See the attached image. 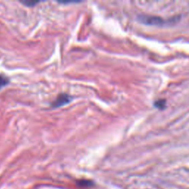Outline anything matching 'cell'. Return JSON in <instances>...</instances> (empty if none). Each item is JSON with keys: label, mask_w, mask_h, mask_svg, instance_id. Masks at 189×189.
Here are the masks:
<instances>
[{"label": "cell", "mask_w": 189, "mask_h": 189, "mask_svg": "<svg viewBox=\"0 0 189 189\" xmlns=\"http://www.w3.org/2000/svg\"><path fill=\"white\" fill-rule=\"evenodd\" d=\"M139 21L144 25H154V26H166L168 25L174 23L177 19L172 18L171 19H165L162 17L155 16H148V15H140L138 17Z\"/></svg>", "instance_id": "obj_1"}, {"label": "cell", "mask_w": 189, "mask_h": 189, "mask_svg": "<svg viewBox=\"0 0 189 189\" xmlns=\"http://www.w3.org/2000/svg\"><path fill=\"white\" fill-rule=\"evenodd\" d=\"M73 100V97L67 94V93H61L58 95V97L55 99V100L52 103L51 106L53 108H58L66 104H69Z\"/></svg>", "instance_id": "obj_2"}, {"label": "cell", "mask_w": 189, "mask_h": 189, "mask_svg": "<svg viewBox=\"0 0 189 189\" xmlns=\"http://www.w3.org/2000/svg\"><path fill=\"white\" fill-rule=\"evenodd\" d=\"M9 81H10V80L8 77L4 76V75H0V89L8 85Z\"/></svg>", "instance_id": "obj_3"}, {"label": "cell", "mask_w": 189, "mask_h": 189, "mask_svg": "<svg viewBox=\"0 0 189 189\" xmlns=\"http://www.w3.org/2000/svg\"><path fill=\"white\" fill-rule=\"evenodd\" d=\"M77 185L80 187H91L93 183L89 180H80L77 183Z\"/></svg>", "instance_id": "obj_4"}, {"label": "cell", "mask_w": 189, "mask_h": 189, "mask_svg": "<svg viewBox=\"0 0 189 189\" xmlns=\"http://www.w3.org/2000/svg\"><path fill=\"white\" fill-rule=\"evenodd\" d=\"M155 106H156V107L161 109V108L164 107V106H166V101H165L164 100H158V101H157L155 103Z\"/></svg>", "instance_id": "obj_5"}, {"label": "cell", "mask_w": 189, "mask_h": 189, "mask_svg": "<svg viewBox=\"0 0 189 189\" xmlns=\"http://www.w3.org/2000/svg\"><path fill=\"white\" fill-rule=\"evenodd\" d=\"M23 3L26 5H29V4H30V5H34L35 4H36V3H38V2H25Z\"/></svg>", "instance_id": "obj_6"}]
</instances>
